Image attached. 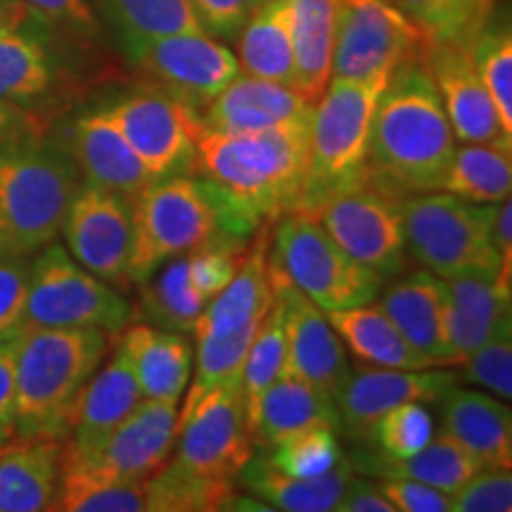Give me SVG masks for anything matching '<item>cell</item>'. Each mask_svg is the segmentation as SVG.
<instances>
[{"mask_svg": "<svg viewBox=\"0 0 512 512\" xmlns=\"http://www.w3.org/2000/svg\"><path fill=\"white\" fill-rule=\"evenodd\" d=\"M271 259L318 309L342 311L375 302L384 278L349 256L316 216L290 211L273 221Z\"/></svg>", "mask_w": 512, "mask_h": 512, "instance_id": "obj_8", "label": "cell"}, {"mask_svg": "<svg viewBox=\"0 0 512 512\" xmlns=\"http://www.w3.org/2000/svg\"><path fill=\"white\" fill-rule=\"evenodd\" d=\"M494 245L501 256V278L512 283V202H498L494 211Z\"/></svg>", "mask_w": 512, "mask_h": 512, "instance_id": "obj_56", "label": "cell"}, {"mask_svg": "<svg viewBox=\"0 0 512 512\" xmlns=\"http://www.w3.org/2000/svg\"><path fill=\"white\" fill-rule=\"evenodd\" d=\"M309 157V124L197 136L195 171L209 190L223 233L249 238L264 221L299 209Z\"/></svg>", "mask_w": 512, "mask_h": 512, "instance_id": "obj_1", "label": "cell"}, {"mask_svg": "<svg viewBox=\"0 0 512 512\" xmlns=\"http://www.w3.org/2000/svg\"><path fill=\"white\" fill-rule=\"evenodd\" d=\"M427 67L437 83L456 143H482L512 150V136L498 119L489 91L472 64L470 43H432Z\"/></svg>", "mask_w": 512, "mask_h": 512, "instance_id": "obj_21", "label": "cell"}, {"mask_svg": "<svg viewBox=\"0 0 512 512\" xmlns=\"http://www.w3.org/2000/svg\"><path fill=\"white\" fill-rule=\"evenodd\" d=\"M138 313L155 328L192 335L197 318L209 302L195 290L188 275V256H176L143 280Z\"/></svg>", "mask_w": 512, "mask_h": 512, "instance_id": "obj_36", "label": "cell"}, {"mask_svg": "<svg viewBox=\"0 0 512 512\" xmlns=\"http://www.w3.org/2000/svg\"><path fill=\"white\" fill-rule=\"evenodd\" d=\"M55 136L67 147L86 183L117 192L131 202L155 183L102 105L76 112Z\"/></svg>", "mask_w": 512, "mask_h": 512, "instance_id": "obj_20", "label": "cell"}, {"mask_svg": "<svg viewBox=\"0 0 512 512\" xmlns=\"http://www.w3.org/2000/svg\"><path fill=\"white\" fill-rule=\"evenodd\" d=\"M439 190L475 204H498L512 190V150L482 143L456 145Z\"/></svg>", "mask_w": 512, "mask_h": 512, "instance_id": "obj_37", "label": "cell"}, {"mask_svg": "<svg viewBox=\"0 0 512 512\" xmlns=\"http://www.w3.org/2000/svg\"><path fill=\"white\" fill-rule=\"evenodd\" d=\"M430 46L394 0H339L332 79L389 76L399 64L427 57Z\"/></svg>", "mask_w": 512, "mask_h": 512, "instance_id": "obj_13", "label": "cell"}, {"mask_svg": "<svg viewBox=\"0 0 512 512\" xmlns=\"http://www.w3.org/2000/svg\"><path fill=\"white\" fill-rule=\"evenodd\" d=\"M311 216L344 252L384 280L406 271L408 252L399 200L370 178L332 195Z\"/></svg>", "mask_w": 512, "mask_h": 512, "instance_id": "obj_15", "label": "cell"}, {"mask_svg": "<svg viewBox=\"0 0 512 512\" xmlns=\"http://www.w3.org/2000/svg\"><path fill=\"white\" fill-rule=\"evenodd\" d=\"M394 512H453L451 496L413 479H377Z\"/></svg>", "mask_w": 512, "mask_h": 512, "instance_id": "obj_51", "label": "cell"}, {"mask_svg": "<svg viewBox=\"0 0 512 512\" xmlns=\"http://www.w3.org/2000/svg\"><path fill=\"white\" fill-rule=\"evenodd\" d=\"M143 399L181 403L192 375V347L181 332L128 323L117 335Z\"/></svg>", "mask_w": 512, "mask_h": 512, "instance_id": "obj_28", "label": "cell"}, {"mask_svg": "<svg viewBox=\"0 0 512 512\" xmlns=\"http://www.w3.org/2000/svg\"><path fill=\"white\" fill-rule=\"evenodd\" d=\"M176 456L171 463L214 482H238L254 456L240 387H216L178 408Z\"/></svg>", "mask_w": 512, "mask_h": 512, "instance_id": "obj_14", "label": "cell"}, {"mask_svg": "<svg viewBox=\"0 0 512 512\" xmlns=\"http://www.w3.org/2000/svg\"><path fill=\"white\" fill-rule=\"evenodd\" d=\"M29 256L0 259V344L15 342L27 330Z\"/></svg>", "mask_w": 512, "mask_h": 512, "instance_id": "obj_48", "label": "cell"}, {"mask_svg": "<svg viewBox=\"0 0 512 512\" xmlns=\"http://www.w3.org/2000/svg\"><path fill=\"white\" fill-rule=\"evenodd\" d=\"M131 221V200L81 181L60 228L64 249L105 283L114 287L126 285Z\"/></svg>", "mask_w": 512, "mask_h": 512, "instance_id": "obj_17", "label": "cell"}, {"mask_svg": "<svg viewBox=\"0 0 512 512\" xmlns=\"http://www.w3.org/2000/svg\"><path fill=\"white\" fill-rule=\"evenodd\" d=\"M453 152L456 136L427 57L399 64L377 100L366 178L396 200L439 190Z\"/></svg>", "mask_w": 512, "mask_h": 512, "instance_id": "obj_2", "label": "cell"}, {"mask_svg": "<svg viewBox=\"0 0 512 512\" xmlns=\"http://www.w3.org/2000/svg\"><path fill=\"white\" fill-rule=\"evenodd\" d=\"M399 207L406 252L422 268L444 280L501 273L494 245L496 204H475L451 192L427 190L403 195Z\"/></svg>", "mask_w": 512, "mask_h": 512, "instance_id": "obj_7", "label": "cell"}, {"mask_svg": "<svg viewBox=\"0 0 512 512\" xmlns=\"http://www.w3.org/2000/svg\"><path fill=\"white\" fill-rule=\"evenodd\" d=\"M439 403L441 432L475 460L479 470L512 467V415L508 401L453 387Z\"/></svg>", "mask_w": 512, "mask_h": 512, "instance_id": "obj_25", "label": "cell"}, {"mask_svg": "<svg viewBox=\"0 0 512 512\" xmlns=\"http://www.w3.org/2000/svg\"><path fill=\"white\" fill-rule=\"evenodd\" d=\"M254 3H256V5H261V3H266V0H254Z\"/></svg>", "mask_w": 512, "mask_h": 512, "instance_id": "obj_58", "label": "cell"}, {"mask_svg": "<svg viewBox=\"0 0 512 512\" xmlns=\"http://www.w3.org/2000/svg\"><path fill=\"white\" fill-rule=\"evenodd\" d=\"M219 214L200 178L178 174L150 183L133 200L126 280L143 283L176 256L219 233Z\"/></svg>", "mask_w": 512, "mask_h": 512, "instance_id": "obj_9", "label": "cell"}, {"mask_svg": "<svg viewBox=\"0 0 512 512\" xmlns=\"http://www.w3.org/2000/svg\"><path fill=\"white\" fill-rule=\"evenodd\" d=\"M463 380L475 387L489 389L496 399L510 401L512 396V330L482 344L460 363Z\"/></svg>", "mask_w": 512, "mask_h": 512, "instance_id": "obj_47", "label": "cell"}, {"mask_svg": "<svg viewBox=\"0 0 512 512\" xmlns=\"http://www.w3.org/2000/svg\"><path fill=\"white\" fill-rule=\"evenodd\" d=\"M83 43L29 5L0 0V100L53 124L81 88Z\"/></svg>", "mask_w": 512, "mask_h": 512, "instance_id": "obj_5", "label": "cell"}, {"mask_svg": "<svg viewBox=\"0 0 512 512\" xmlns=\"http://www.w3.org/2000/svg\"><path fill=\"white\" fill-rule=\"evenodd\" d=\"M238 62L242 74L294 88L290 0H266L256 5L238 34Z\"/></svg>", "mask_w": 512, "mask_h": 512, "instance_id": "obj_33", "label": "cell"}, {"mask_svg": "<svg viewBox=\"0 0 512 512\" xmlns=\"http://www.w3.org/2000/svg\"><path fill=\"white\" fill-rule=\"evenodd\" d=\"M453 512H510L512 475L505 467L477 470L456 494H451Z\"/></svg>", "mask_w": 512, "mask_h": 512, "instance_id": "obj_49", "label": "cell"}, {"mask_svg": "<svg viewBox=\"0 0 512 512\" xmlns=\"http://www.w3.org/2000/svg\"><path fill=\"white\" fill-rule=\"evenodd\" d=\"M102 110L124 133L152 181L195 171L202 121L188 102L152 86L102 102Z\"/></svg>", "mask_w": 512, "mask_h": 512, "instance_id": "obj_11", "label": "cell"}, {"mask_svg": "<svg viewBox=\"0 0 512 512\" xmlns=\"http://www.w3.org/2000/svg\"><path fill=\"white\" fill-rule=\"evenodd\" d=\"M81 174L53 131L0 145V247L34 256L60 238Z\"/></svg>", "mask_w": 512, "mask_h": 512, "instance_id": "obj_4", "label": "cell"}, {"mask_svg": "<svg viewBox=\"0 0 512 512\" xmlns=\"http://www.w3.org/2000/svg\"><path fill=\"white\" fill-rule=\"evenodd\" d=\"M0 446H3V444H0Z\"/></svg>", "mask_w": 512, "mask_h": 512, "instance_id": "obj_59", "label": "cell"}, {"mask_svg": "<svg viewBox=\"0 0 512 512\" xmlns=\"http://www.w3.org/2000/svg\"><path fill=\"white\" fill-rule=\"evenodd\" d=\"M114 339L93 328L24 330L17 339L15 439H69L76 403Z\"/></svg>", "mask_w": 512, "mask_h": 512, "instance_id": "obj_3", "label": "cell"}, {"mask_svg": "<svg viewBox=\"0 0 512 512\" xmlns=\"http://www.w3.org/2000/svg\"><path fill=\"white\" fill-rule=\"evenodd\" d=\"M17 339L0 344V444L15 439Z\"/></svg>", "mask_w": 512, "mask_h": 512, "instance_id": "obj_53", "label": "cell"}, {"mask_svg": "<svg viewBox=\"0 0 512 512\" xmlns=\"http://www.w3.org/2000/svg\"><path fill=\"white\" fill-rule=\"evenodd\" d=\"M458 387V375L448 368H380L358 366L351 370L342 392L337 394V411L342 430L366 437L370 425L382 413L401 403H437Z\"/></svg>", "mask_w": 512, "mask_h": 512, "instance_id": "obj_19", "label": "cell"}, {"mask_svg": "<svg viewBox=\"0 0 512 512\" xmlns=\"http://www.w3.org/2000/svg\"><path fill=\"white\" fill-rule=\"evenodd\" d=\"M64 441L10 439L0 446V512L55 510Z\"/></svg>", "mask_w": 512, "mask_h": 512, "instance_id": "obj_29", "label": "cell"}, {"mask_svg": "<svg viewBox=\"0 0 512 512\" xmlns=\"http://www.w3.org/2000/svg\"><path fill=\"white\" fill-rule=\"evenodd\" d=\"M131 320L124 294L86 271L57 240L29 256L27 328H93L117 337Z\"/></svg>", "mask_w": 512, "mask_h": 512, "instance_id": "obj_10", "label": "cell"}, {"mask_svg": "<svg viewBox=\"0 0 512 512\" xmlns=\"http://www.w3.org/2000/svg\"><path fill=\"white\" fill-rule=\"evenodd\" d=\"M181 403L143 399L91 456L62 451V472L93 482H145L171 458Z\"/></svg>", "mask_w": 512, "mask_h": 512, "instance_id": "obj_16", "label": "cell"}, {"mask_svg": "<svg viewBox=\"0 0 512 512\" xmlns=\"http://www.w3.org/2000/svg\"><path fill=\"white\" fill-rule=\"evenodd\" d=\"M128 62L155 86L188 102L197 112L242 74L238 55L207 31L136 36L119 43Z\"/></svg>", "mask_w": 512, "mask_h": 512, "instance_id": "obj_12", "label": "cell"}, {"mask_svg": "<svg viewBox=\"0 0 512 512\" xmlns=\"http://www.w3.org/2000/svg\"><path fill=\"white\" fill-rule=\"evenodd\" d=\"M261 320L233 332V335L195 337V377H192L185 401H195L197 396L216 387H240L249 347H252Z\"/></svg>", "mask_w": 512, "mask_h": 512, "instance_id": "obj_42", "label": "cell"}, {"mask_svg": "<svg viewBox=\"0 0 512 512\" xmlns=\"http://www.w3.org/2000/svg\"><path fill=\"white\" fill-rule=\"evenodd\" d=\"M380 309L434 368H456V354L448 339V290L446 280L420 271L394 275L382 287Z\"/></svg>", "mask_w": 512, "mask_h": 512, "instance_id": "obj_22", "label": "cell"}, {"mask_svg": "<svg viewBox=\"0 0 512 512\" xmlns=\"http://www.w3.org/2000/svg\"><path fill=\"white\" fill-rule=\"evenodd\" d=\"M287 349V330H285V304L275 294L273 304L268 306L264 320L249 347L245 373H242V399H245V411L249 413L259 396L266 392L271 384L283 375Z\"/></svg>", "mask_w": 512, "mask_h": 512, "instance_id": "obj_43", "label": "cell"}, {"mask_svg": "<svg viewBox=\"0 0 512 512\" xmlns=\"http://www.w3.org/2000/svg\"><path fill=\"white\" fill-rule=\"evenodd\" d=\"M434 437V420L425 403H401L382 413L366 434L375 456L382 460L411 458Z\"/></svg>", "mask_w": 512, "mask_h": 512, "instance_id": "obj_45", "label": "cell"}, {"mask_svg": "<svg viewBox=\"0 0 512 512\" xmlns=\"http://www.w3.org/2000/svg\"><path fill=\"white\" fill-rule=\"evenodd\" d=\"M446 290L448 339L460 366L489 339L512 330V283L501 275H460L446 280Z\"/></svg>", "mask_w": 512, "mask_h": 512, "instance_id": "obj_26", "label": "cell"}, {"mask_svg": "<svg viewBox=\"0 0 512 512\" xmlns=\"http://www.w3.org/2000/svg\"><path fill=\"white\" fill-rule=\"evenodd\" d=\"M470 55L489 91L505 133L512 136V31L508 15H494L472 36Z\"/></svg>", "mask_w": 512, "mask_h": 512, "instance_id": "obj_40", "label": "cell"}, {"mask_svg": "<svg viewBox=\"0 0 512 512\" xmlns=\"http://www.w3.org/2000/svg\"><path fill=\"white\" fill-rule=\"evenodd\" d=\"M190 5L200 27L209 36L223 41L238 38L247 17L256 8L254 0H190Z\"/></svg>", "mask_w": 512, "mask_h": 512, "instance_id": "obj_50", "label": "cell"}, {"mask_svg": "<svg viewBox=\"0 0 512 512\" xmlns=\"http://www.w3.org/2000/svg\"><path fill=\"white\" fill-rule=\"evenodd\" d=\"M275 470L292 477H318L344 460L335 427H306L275 441L264 456Z\"/></svg>", "mask_w": 512, "mask_h": 512, "instance_id": "obj_44", "label": "cell"}, {"mask_svg": "<svg viewBox=\"0 0 512 512\" xmlns=\"http://www.w3.org/2000/svg\"><path fill=\"white\" fill-rule=\"evenodd\" d=\"M351 467L373 475L375 479H413V482L434 486L448 496L456 494L460 486L479 470L475 460L444 432L439 437H432L430 444L413 453L411 458L382 460L377 456H363L351 460Z\"/></svg>", "mask_w": 512, "mask_h": 512, "instance_id": "obj_35", "label": "cell"}, {"mask_svg": "<svg viewBox=\"0 0 512 512\" xmlns=\"http://www.w3.org/2000/svg\"><path fill=\"white\" fill-rule=\"evenodd\" d=\"M145 498L147 512L226 510L235 498V484L197 477L166 460L155 475L145 479Z\"/></svg>", "mask_w": 512, "mask_h": 512, "instance_id": "obj_39", "label": "cell"}, {"mask_svg": "<svg viewBox=\"0 0 512 512\" xmlns=\"http://www.w3.org/2000/svg\"><path fill=\"white\" fill-rule=\"evenodd\" d=\"M351 472V460L344 458L337 467L318 477H292L275 470L266 458H249L238 482L266 503L268 510L285 512H330L337 508Z\"/></svg>", "mask_w": 512, "mask_h": 512, "instance_id": "obj_31", "label": "cell"}, {"mask_svg": "<svg viewBox=\"0 0 512 512\" xmlns=\"http://www.w3.org/2000/svg\"><path fill=\"white\" fill-rule=\"evenodd\" d=\"M88 8L107 24L117 41L136 36L181 34V31H204L192 12L190 0H86Z\"/></svg>", "mask_w": 512, "mask_h": 512, "instance_id": "obj_38", "label": "cell"}, {"mask_svg": "<svg viewBox=\"0 0 512 512\" xmlns=\"http://www.w3.org/2000/svg\"><path fill=\"white\" fill-rule=\"evenodd\" d=\"M294 88L316 102L332 79L339 0H290Z\"/></svg>", "mask_w": 512, "mask_h": 512, "instance_id": "obj_34", "label": "cell"}, {"mask_svg": "<svg viewBox=\"0 0 512 512\" xmlns=\"http://www.w3.org/2000/svg\"><path fill=\"white\" fill-rule=\"evenodd\" d=\"M389 76L330 79L313 102L309 157L297 211L313 214L332 195L366 178L375 107Z\"/></svg>", "mask_w": 512, "mask_h": 512, "instance_id": "obj_6", "label": "cell"}, {"mask_svg": "<svg viewBox=\"0 0 512 512\" xmlns=\"http://www.w3.org/2000/svg\"><path fill=\"white\" fill-rule=\"evenodd\" d=\"M430 43H470L494 15L498 0H394Z\"/></svg>", "mask_w": 512, "mask_h": 512, "instance_id": "obj_41", "label": "cell"}, {"mask_svg": "<svg viewBox=\"0 0 512 512\" xmlns=\"http://www.w3.org/2000/svg\"><path fill=\"white\" fill-rule=\"evenodd\" d=\"M55 510L64 512H140L147 510L145 482L110 484L64 475Z\"/></svg>", "mask_w": 512, "mask_h": 512, "instance_id": "obj_46", "label": "cell"}, {"mask_svg": "<svg viewBox=\"0 0 512 512\" xmlns=\"http://www.w3.org/2000/svg\"><path fill=\"white\" fill-rule=\"evenodd\" d=\"M247 425L252 432L254 446L271 448L275 441L285 439L306 427H335L342 430L339 422L337 401L328 392L318 389L299 377L280 375L252 411L247 413Z\"/></svg>", "mask_w": 512, "mask_h": 512, "instance_id": "obj_30", "label": "cell"}, {"mask_svg": "<svg viewBox=\"0 0 512 512\" xmlns=\"http://www.w3.org/2000/svg\"><path fill=\"white\" fill-rule=\"evenodd\" d=\"M332 330L337 332L342 344L366 366L422 370L434 368L418 349L401 335L392 318L380 309V304L370 302L354 309L325 311Z\"/></svg>", "mask_w": 512, "mask_h": 512, "instance_id": "obj_32", "label": "cell"}, {"mask_svg": "<svg viewBox=\"0 0 512 512\" xmlns=\"http://www.w3.org/2000/svg\"><path fill=\"white\" fill-rule=\"evenodd\" d=\"M268 266H271L273 292L285 304L287 349L283 375L316 384L318 389L328 392L337 401V394L342 392L344 382L349 380L351 373L347 347H344L337 332L332 330L325 311L318 309L306 294L299 292L280 273V268L273 264L271 252H268Z\"/></svg>", "mask_w": 512, "mask_h": 512, "instance_id": "obj_18", "label": "cell"}, {"mask_svg": "<svg viewBox=\"0 0 512 512\" xmlns=\"http://www.w3.org/2000/svg\"><path fill=\"white\" fill-rule=\"evenodd\" d=\"M43 131H50V126L41 117L0 100V145L10 143V140L36 136V133Z\"/></svg>", "mask_w": 512, "mask_h": 512, "instance_id": "obj_55", "label": "cell"}, {"mask_svg": "<svg viewBox=\"0 0 512 512\" xmlns=\"http://www.w3.org/2000/svg\"><path fill=\"white\" fill-rule=\"evenodd\" d=\"M268 247H271V230L261 228L252 245L247 247L245 259L233 275V280L209 299L202 316L197 318L195 337H223L233 335L247 325L259 323L273 304L271 266H268Z\"/></svg>", "mask_w": 512, "mask_h": 512, "instance_id": "obj_27", "label": "cell"}, {"mask_svg": "<svg viewBox=\"0 0 512 512\" xmlns=\"http://www.w3.org/2000/svg\"><path fill=\"white\" fill-rule=\"evenodd\" d=\"M337 512H394L392 503L384 498L380 486L373 479L349 477L344 494L337 503Z\"/></svg>", "mask_w": 512, "mask_h": 512, "instance_id": "obj_54", "label": "cell"}, {"mask_svg": "<svg viewBox=\"0 0 512 512\" xmlns=\"http://www.w3.org/2000/svg\"><path fill=\"white\" fill-rule=\"evenodd\" d=\"M19 3L29 5L67 29L69 34L83 38V41H95L100 36L102 24L93 10L88 8L86 0H19Z\"/></svg>", "mask_w": 512, "mask_h": 512, "instance_id": "obj_52", "label": "cell"}, {"mask_svg": "<svg viewBox=\"0 0 512 512\" xmlns=\"http://www.w3.org/2000/svg\"><path fill=\"white\" fill-rule=\"evenodd\" d=\"M313 100L287 83L238 74L200 112L207 131H268L311 124Z\"/></svg>", "mask_w": 512, "mask_h": 512, "instance_id": "obj_23", "label": "cell"}, {"mask_svg": "<svg viewBox=\"0 0 512 512\" xmlns=\"http://www.w3.org/2000/svg\"><path fill=\"white\" fill-rule=\"evenodd\" d=\"M140 401H143V394L138 389L131 363L114 339L110 354L88 380L76 403L72 432L64 441V451L72 456H91L133 413Z\"/></svg>", "mask_w": 512, "mask_h": 512, "instance_id": "obj_24", "label": "cell"}, {"mask_svg": "<svg viewBox=\"0 0 512 512\" xmlns=\"http://www.w3.org/2000/svg\"><path fill=\"white\" fill-rule=\"evenodd\" d=\"M3 256H8V254H5V249H3V247H0V259H3Z\"/></svg>", "mask_w": 512, "mask_h": 512, "instance_id": "obj_57", "label": "cell"}]
</instances>
